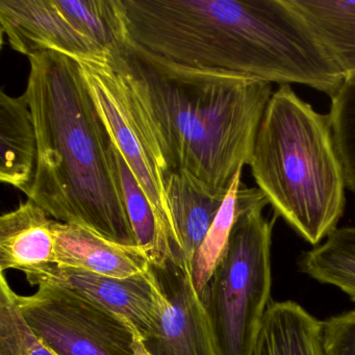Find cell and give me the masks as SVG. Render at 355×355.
Segmentation results:
<instances>
[{
    "label": "cell",
    "mask_w": 355,
    "mask_h": 355,
    "mask_svg": "<svg viewBox=\"0 0 355 355\" xmlns=\"http://www.w3.org/2000/svg\"><path fill=\"white\" fill-rule=\"evenodd\" d=\"M109 61L134 93L168 172H186L211 194L226 196L249 165L272 84L178 65L128 36Z\"/></svg>",
    "instance_id": "1"
},
{
    "label": "cell",
    "mask_w": 355,
    "mask_h": 355,
    "mask_svg": "<svg viewBox=\"0 0 355 355\" xmlns=\"http://www.w3.org/2000/svg\"><path fill=\"white\" fill-rule=\"evenodd\" d=\"M24 93L38 159L28 199L53 219L139 247L126 211L116 145L78 61L57 51L31 55Z\"/></svg>",
    "instance_id": "2"
},
{
    "label": "cell",
    "mask_w": 355,
    "mask_h": 355,
    "mask_svg": "<svg viewBox=\"0 0 355 355\" xmlns=\"http://www.w3.org/2000/svg\"><path fill=\"white\" fill-rule=\"evenodd\" d=\"M248 166L275 215L307 243L317 246L338 228L347 186L331 122L291 85L274 91Z\"/></svg>",
    "instance_id": "3"
},
{
    "label": "cell",
    "mask_w": 355,
    "mask_h": 355,
    "mask_svg": "<svg viewBox=\"0 0 355 355\" xmlns=\"http://www.w3.org/2000/svg\"><path fill=\"white\" fill-rule=\"evenodd\" d=\"M267 199L243 207L225 252L201 296L217 355H253L271 295L273 221Z\"/></svg>",
    "instance_id": "4"
},
{
    "label": "cell",
    "mask_w": 355,
    "mask_h": 355,
    "mask_svg": "<svg viewBox=\"0 0 355 355\" xmlns=\"http://www.w3.org/2000/svg\"><path fill=\"white\" fill-rule=\"evenodd\" d=\"M10 46L31 55L57 51L76 61H107L126 39L119 0H0Z\"/></svg>",
    "instance_id": "5"
},
{
    "label": "cell",
    "mask_w": 355,
    "mask_h": 355,
    "mask_svg": "<svg viewBox=\"0 0 355 355\" xmlns=\"http://www.w3.org/2000/svg\"><path fill=\"white\" fill-rule=\"evenodd\" d=\"M34 334L57 355H148L130 322L51 284L28 296L15 295Z\"/></svg>",
    "instance_id": "6"
},
{
    "label": "cell",
    "mask_w": 355,
    "mask_h": 355,
    "mask_svg": "<svg viewBox=\"0 0 355 355\" xmlns=\"http://www.w3.org/2000/svg\"><path fill=\"white\" fill-rule=\"evenodd\" d=\"M78 63L116 146L148 198L162 230L180 253L166 192L168 170L134 93L109 60Z\"/></svg>",
    "instance_id": "7"
},
{
    "label": "cell",
    "mask_w": 355,
    "mask_h": 355,
    "mask_svg": "<svg viewBox=\"0 0 355 355\" xmlns=\"http://www.w3.org/2000/svg\"><path fill=\"white\" fill-rule=\"evenodd\" d=\"M164 296L155 329L143 340L148 355H217L205 303L195 288L191 263L180 255L151 263Z\"/></svg>",
    "instance_id": "8"
},
{
    "label": "cell",
    "mask_w": 355,
    "mask_h": 355,
    "mask_svg": "<svg viewBox=\"0 0 355 355\" xmlns=\"http://www.w3.org/2000/svg\"><path fill=\"white\" fill-rule=\"evenodd\" d=\"M26 275L30 284L66 288L124 318L143 340L155 329L164 306L163 293L151 263L146 273L128 278L109 277L55 263Z\"/></svg>",
    "instance_id": "9"
},
{
    "label": "cell",
    "mask_w": 355,
    "mask_h": 355,
    "mask_svg": "<svg viewBox=\"0 0 355 355\" xmlns=\"http://www.w3.org/2000/svg\"><path fill=\"white\" fill-rule=\"evenodd\" d=\"M55 265L128 278L146 273L150 259L140 247L124 246L86 228L55 220Z\"/></svg>",
    "instance_id": "10"
},
{
    "label": "cell",
    "mask_w": 355,
    "mask_h": 355,
    "mask_svg": "<svg viewBox=\"0 0 355 355\" xmlns=\"http://www.w3.org/2000/svg\"><path fill=\"white\" fill-rule=\"evenodd\" d=\"M55 219L28 199L0 217V270L24 274L55 261Z\"/></svg>",
    "instance_id": "11"
},
{
    "label": "cell",
    "mask_w": 355,
    "mask_h": 355,
    "mask_svg": "<svg viewBox=\"0 0 355 355\" xmlns=\"http://www.w3.org/2000/svg\"><path fill=\"white\" fill-rule=\"evenodd\" d=\"M0 180L28 195L38 159L36 128L24 94L0 93Z\"/></svg>",
    "instance_id": "12"
},
{
    "label": "cell",
    "mask_w": 355,
    "mask_h": 355,
    "mask_svg": "<svg viewBox=\"0 0 355 355\" xmlns=\"http://www.w3.org/2000/svg\"><path fill=\"white\" fill-rule=\"evenodd\" d=\"M166 192L180 255L192 263L226 196L211 194L184 171L168 172Z\"/></svg>",
    "instance_id": "13"
},
{
    "label": "cell",
    "mask_w": 355,
    "mask_h": 355,
    "mask_svg": "<svg viewBox=\"0 0 355 355\" xmlns=\"http://www.w3.org/2000/svg\"><path fill=\"white\" fill-rule=\"evenodd\" d=\"M303 18L344 80L355 78V0H288Z\"/></svg>",
    "instance_id": "14"
},
{
    "label": "cell",
    "mask_w": 355,
    "mask_h": 355,
    "mask_svg": "<svg viewBox=\"0 0 355 355\" xmlns=\"http://www.w3.org/2000/svg\"><path fill=\"white\" fill-rule=\"evenodd\" d=\"M253 355H325L321 321L294 301H271Z\"/></svg>",
    "instance_id": "15"
},
{
    "label": "cell",
    "mask_w": 355,
    "mask_h": 355,
    "mask_svg": "<svg viewBox=\"0 0 355 355\" xmlns=\"http://www.w3.org/2000/svg\"><path fill=\"white\" fill-rule=\"evenodd\" d=\"M242 171L236 174L224 199L213 226L191 263L193 282L200 297L205 294L224 252L239 211L266 198L257 188H246L241 182Z\"/></svg>",
    "instance_id": "16"
},
{
    "label": "cell",
    "mask_w": 355,
    "mask_h": 355,
    "mask_svg": "<svg viewBox=\"0 0 355 355\" xmlns=\"http://www.w3.org/2000/svg\"><path fill=\"white\" fill-rule=\"evenodd\" d=\"M299 269L321 284L340 288L355 302V226L338 227L298 257Z\"/></svg>",
    "instance_id": "17"
},
{
    "label": "cell",
    "mask_w": 355,
    "mask_h": 355,
    "mask_svg": "<svg viewBox=\"0 0 355 355\" xmlns=\"http://www.w3.org/2000/svg\"><path fill=\"white\" fill-rule=\"evenodd\" d=\"M116 155L124 202L134 230L137 244L144 251L151 263L161 265L169 257L178 255V252L171 241L162 230L148 198L143 192L117 146Z\"/></svg>",
    "instance_id": "18"
},
{
    "label": "cell",
    "mask_w": 355,
    "mask_h": 355,
    "mask_svg": "<svg viewBox=\"0 0 355 355\" xmlns=\"http://www.w3.org/2000/svg\"><path fill=\"white\" fill-rule=\"evenodd\" d=\"M16 293L0 276V355H57L26 323L18 309Z\"/></svg>",
    "instance_id": "19"
},
{
    "label": "cell",
    "mask_w": 355,
    "mask_h": 355,
    "mask_svg": "<svg viewBox=\"0 0 355 355\" xmlns=\"http://www.w3.org/2000/svg\"><path fill=\"white\" fill-rule=\"evenodd\" d=\"M330 99L328 116L344 169L347 190L355 193V78L344 80Z\"/></svg>",
    "instance_id": "20"
},
{
    "label": "cell",
    "mask_w": 355,
    "mask_h": 355,
    "mask_svg": "<svg viewBox=\"0 0 355 355\" xmlns=\"http://www.w3.org/2000/svg\"><path fill=\"white\" fill-rule=\"evenodd\" d=\"M325 355H355V309L321 321Z\"/></svg>",
    "instance_id": "21"
}]
</instances>
